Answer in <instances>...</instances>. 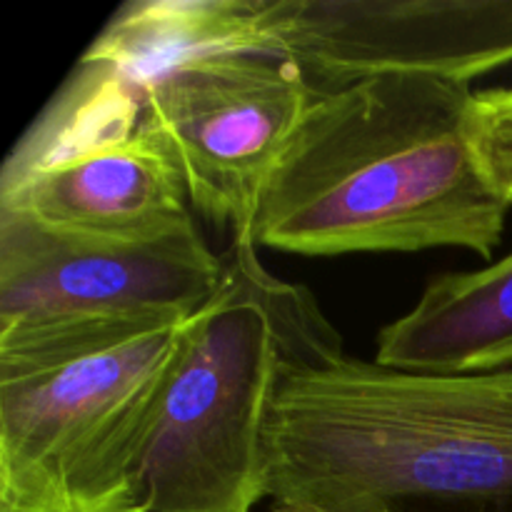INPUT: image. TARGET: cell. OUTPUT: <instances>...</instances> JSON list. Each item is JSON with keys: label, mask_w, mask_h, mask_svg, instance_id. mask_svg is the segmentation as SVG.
<instances>
[{"label": "cell", "mask_w": 512, "mask_h": 512, "mask_svg": "<svg viewBox=\"0 0 512 512\" xmlns=\"http://www.w3.org/2000/svg\"><path fill=\"white\" fill-rule=\"evenodd\" d=\"M473 95L433 75L315 93L260 195L255 245L323 258L428 248L493 258L510 205L475 150Z\"/></svg>", "instance_id": "obj_1"}, {"label": "cell", "mask_w": 512, "mask_h": 512, "mask_svg": "<svg viewBox=\"0 0 512 512\" xmlns=\"http://www.w3.org/2000/svg\"><path fill=\"white\" fill-rule=\"evenodd\" d=\"M265 498L315 512L512 503V370L408 373L348 355L283 365Z\"/></svg>", "instance_id": "obj_2"}, {"label": "cell", "mask_w": 512, "mask_h": 512, "mask_svg": "<svg viewBox=\"0 0 512 512\" xmlns=\"http://www.w3.org/2000/svg\"><path fill=\"white\" fill-rule=\"evenodd\" d=\"M190 318L0 333V512H140V470Z\"/></svg>", "instance_id": "obj_3"}, {"label": "cell", "mask_w": 512, "mask_h": 512, "mask_svg": "<svg viewBox=\"0 0 512 512\" xmlns=\"http://www.w3.org/2000/svg\"><path fill=\"white\" fill-rule=\"evenodd\" d=\"M225 280L190 320L140 470V512H253L265 498V425L283 365L345 355L300 285L258 260L253 238L223 253Z\"/></svg>", "instance_id": "obj_4"}, {"label": "cell", "mask_w": 512, "mask_h": 512, "mask_svg": "<svg viewBox=\"0 0 512 512\" xmlns=\"http://www.w3.org/2000/svg\"><path fill=\"white\" fill-rule=\"evenodd\" d=\"M0 210L100 240L158 238L195 225L168 140L145 115L75 88L60 90L10 153Z\"/></svg>", "instance_id": "obj_5"}, {"label": "cell", "mask_w": 512, "mask_h": 512, "mask_svg": "<svg viewBox=\"0 0 512 512\" xmlns=\"http://www.w3.org/2000/svg\"><path fill=\"white\" fill-rule=\"evenodd\" d=\"M313 98L288 58L210 55L155 78L143 115L173 148L195 213L253 238L260 195Z\"/></svg>", "instance_id": "obj_6"}, {"label": "cell", "mask_w": 512, "mask_h": 512, "mask_svg": "<svg viewBox=\"0 0 512 512\" xmlns=\"http://www.w3.org/2000/svg\"><path fill=\"white\" fill-rule=\"evenodd\" d=\"M225 280L198 225L145 240L53 233L0 210V333L93 320L190 318Z\"/></svg>", "instance_id": "obj_7"}, {"label": "cell", "mask_w": 512, "mask_h": 512, "mask_svg": "<svg viewBox=\"0 0 512 512\" xmlns=\"http://www.w3.org/2000/svg\"><path fill=\"white\" fill-rule=\"evenodd\" d=\"M263 28L315 93L378 75L470 85L512 63V0H265Z\"/></svg>", "instance_id": "obj_8"}, {"label": "cell", "mask_w": 512, "mask_h": 512, "mask_svg": "<svg viewBox=\"0 0 512 512\" xmlns=\"http://www.w3.org/2000/svg\"><path fill=\"white\" fill-rule=\"evenodd\" d=\"M375 363L430 375L512 370V253L430 280L413 310L380 330Z\"/></svg>", "instance_id": "obj_9"}, {"label": "cell", "mask_w": 512, "mask_h": 512, "mask_svg": "<svg viewBox=\"0 0 512 512\" xmlns=\"http://www.w3.org/2000/svg\"><path fill=\"white\" fill-rule=\"evenodd\" d=\"M265 0H130L80 63L98 65L143 95L155 78L210 55L263 53Z\"/></svg>", "instance_id": "obj_10"}, {"label": "cell", "mask_w": 512, "mask_h": 512, "mask_svg": "<svg viewBox=\"0 0 512 512\" xmlns=\"http://www.w3.org/2000/svg\"><path fill=\"white\" fill-rule=\"evenodd\" d=\"M473 140L490 185L512 208V88L473 95Z\"/></svg>", "instance_id": "obj_11"}, {"label": "cell", "mask_w": 512, "mask_h": 512, "mask_svg": "<svg viewBox=\"0 0 512 512\" xmlns=\"http://www.w3.org/2000/svg\"><path fill=\"white\" fill-rule=\"evenodd\" d=\"M270 512H315V510H305V508H290V505H273Z\"/></svg>", "instance_id": "obj_12"}]
</instances>
